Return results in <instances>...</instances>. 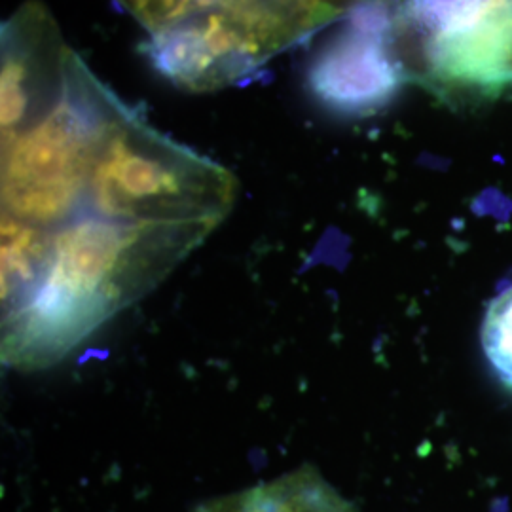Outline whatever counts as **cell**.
<instances>
[{
  "label": "cell",
  "mask_w": 512,
  "mask_h": 512,
  "mask_svg": "<svg viewBox=\"0 0 512 512\" xmlns=\"http://www.w3.org/2000/svg\"><path fill=\"white\" fill-rule=\"evenodd\" d=\"M2 228L29 270L27 285L2 302V363L33 372L57 365L141 300L219 224L80 217L50 234Z\"/></svg>",
  "instance_id": "obj_1"
},
{
  "label": "cell",
  "mask_w": 512,
  "mask_h": 512,
  "mask_svg": "<svg viewBox=\"0 0 512 512\" xmlns=\"http://www.w3.org/2000/svg\"><path fill=\"white\" fill-rule=\"evenodd\" d=\"M192 512H361L340 494L319 469L304 463L291 473L275 476L234 494L219 495Z\"/></svg>",
  "instance_id": "obj_7"
},
{
  "label": "cell",
  "mask_w": 512,
  "mask_h": 512,
  "mask_svg": "<svg viewBox=\"0 0 512 512\" xmlns=\"http://www.w3.org/2000/svg\"><path fill=\"white\" fill-rule=\"evenodd\" d=\"M124 105L74 52L52 105L2 135V224L50 234L73 220Z\"/></svg>",
  "instance_id": "obj_2"
},
{
  "label": "cell",
  "mask_w": 512,
  "mask_h": 512,
  "mask_svg": "<svg viewBox=\"0 0 512 512\" xmlns=\"http://www.w3.org/2000/svg\"><path fill=\"white\" fill-rule=\"evenodd\" d=\"M404 84L385 0L363 2L342 19L308 67L311 95L346 118L380 112Z\"/></svg>",
  "instance_id": "obj_5"
},
{
  "label": "cell",
  "mask_w": 512,
  "mask_h": 512,
  "mask_svg": "<svg viewBox=\"0 0 512 512\" xmlns=\"http://www.w3.org/2000/svg\"><path fill=\"white\" fill-rule=\"evenodd\" d=\"M406 84L448 105L512 90V0H385Z\"/></svg>",
  "instance_id": "obj_4"
},
{
  "label": "cell",
  "mask_w": 512,
  "mask_h": 512,
  "mask_svg": "<svg viewBox=\"0 0 512 512\" xmlns=\"http://www.w3.org/2000/svg\"><path fill=\"white\" fill-rule=\"evenodd\" d=\"M236 198L234 173L152 128L126 103L95 156L74 219L220 224Z\"/></svg>",
  "instance_id": "obj_3"
},
{
  "label": "cell",
  "mask_w": 512,
  "mask_h": 512,
  "mask_svg": "<svg viewBox=\"0 0 512 512\" xmlns=\"http://www.w3.org/2000/svg\"><path fill=\"white\" fill-rule=\"evenodd\" d=\"M73 54L40 0L25 2L2 25V135L18 131L52 105L65 84Z\"/></svg>",
  "instance_id": "obj_6"
},
{
  "label": "cell",
  "mask_w": 512,
  "mask_h": 512,
  "mask_svg": "<svg viewBox=\"0 0 512 512\" xmlns=\"http://www.w3.org/2000/svg\"><path fill=\"white\" fill-rule=\"evenodd\" d=\"M482 349L499 382L512 391V283L495 296L484 315Z\"/></svg>",
  "instance_id": "obj_8"
}]
</instances>
